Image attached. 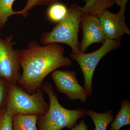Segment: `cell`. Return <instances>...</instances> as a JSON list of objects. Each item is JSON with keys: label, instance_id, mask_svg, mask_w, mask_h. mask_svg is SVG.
I'll list each match as a JSON object with an SVG mask.
<instances>
[{"label": "cell", "instance_id": "6da1fadb", "mask_svg": "<svg viewBox=\"0 0 130 130\" xmlns=\"http://www.w3.org/2000/svg\"><path fill=\"white\" fill-rule=\"evenodd\" d=\"M16 50L23 70L18 83L29 94L41 88L50 73L59 68L72 65V60L64 56V48L59 43L42 45L30 41L26 47Z\"/></svg>", "mask_w": 130, "mask_h": 130}, {"label": "cell", "instance_id": "7a4b0ae2", "mask_svg": "<svg viewBox=\"0 0 130 130\" xmlns=\"http://www.w3.org/2000/svg\"><path fill=\"white\" fill-rule=\"evenodd\" d=\"M42 90L48 96L50 103L47 111L40 115L37 121L38 130H61L71 129L79 119L86 115V110L83 108L71 110L65 108L58 101V95L51 84L42 83Z\"/></svg>", "mask_w": 130, "mask_h": 130}, {"label": "cell", "instance_id": "3957f363", "mask_svg": "<svg viewBox=\"0 0 130 130\" xmlns=\"http://www.w3.org/2000/svg\"><path fill=\"white\" fill-rule=\"evenodd\" d=\"M81 12L78 6L74 4L68 9L67 13L50 31L42 35L40 42L42 45L52 43L66 44L71 47L72 53H80L78 35L81 23Z\"/></svg>", "mask_w": 130, "mask_h": 130}, {"label": "cell", "instance_id": "277c9868", "mask_svg": "<svg viewBox=\"0 0 130 130\" xmlns=\"http://www.w3.org/2000/svg\"><path fill=\"white\" fill-rule=\"evenodd\" d=\"M49 106L44 100L41 88L29 94L17 84L9 82L5 107L8 113L12 116L19 114L39 116L47 112Z\"/></svg>", "mask_w": 130, "mask_h": 130}, {"label": "cell", "instance_id": "5b68a950", "mask_svg": "<svg viewBox=\"0 0 130 130\" xmlns=\"http://www.w3.org/2000/svg\"><path fill=\"white\" fill-rule=\"evenodd\" d=\"M121 44L119 40L107 39L102 46L95 51L89 53L70 54V57L77 62L83 74L84 88L87 91L88 96L92 95L93 74L99 62L110 51L119 48Z\"/></svg>", "mask_w": 130, "mask_h": 130}, {"label": "cell", "instance_id": "8992f818", "mask_svg": "<svg viewBox=\"0 0 130 130\" xmlns=\"http://www.w3.org/2000/svg\"><path fill=\"white\" fill-rule=\"evenodd\" d=\"M14 44L12 35L5 39L0 37V78L17 84L21 76V66Z\"/></svg>", "mask_w": 130, "mask_h": 130}, {"label": "cell", "instance_id": "52a82bcc", "mask_svg": "<svg viewBox=\"0 0 130 130\" xmlns=\"http://www.w3.org/2000/svg\"><path fill=\"white\" fill-rule=\"evenodd\" d=\"M76 74L74 71L56 70L51 73V76L58 92L64 94L68 100H78L85 103L88 96L87 91L79 84Z\"/></svg>", "mask_w": 130, "mask_h": 130}, {"label": "cell", "instance_id": "ba28073f", "mask_svg": "<svg viewBox=\"0 0 130 130\" xmlns=\"http://www.w3.org/2000/svg\"><path fill=\"white\" fill-rule=\"evenodd\" d=\"M80 24L83 31V39L79 43L80 53H85L91 44H103L106 40L99 18L90 14L82 13Z\"/></svg>", "mask_w": 130, "mask_h": 130}, {"label": "cell", "instance_id": "9c48e42d", "mask_svg": "<svg viewBox=\"0 0 130 130\" xmlns=\"http://www.w3.org/2000/svg\"><path fill=\"white\" fill-rule=\"evenodd\" d=\"M99 19L107 39L120 41L124 35H130L129 29L126 23L124 14L119 12L112 13L107 10Z\"/></svg>", "mask_w": 130, "mask_h": 130}, {"label": "cell", "instance_id": "30bf717a", "mask_svg": "<svg viewBox=\"0 0 130 130\" xmlns=\"http://www.w3.org/2000/svg\"><path fill=\"white\" fill-rule=\"evenodd\" d=\"M85 5L78 6L83 14L93 15L97 18L100 16L108 9L115 5L114 0H83Z\"/></svg>", "mask_w": 130, "mask_h": 130}, {"label": "cell", "instance_id": "8fae6325", "mask_svg": "<svg viewBox=\"0 0 130 130\" xmlns=\"http://www.w3.org/2000/svg\"><path fill=\"white\" fill-rule=\"evenodd\" d=\"M39 116L17 114L12 116L13 130H38L37 121Z\"/></svg>", "mask_w": 130, "mask_h": 130}, {"label": "cell", "instance_id": "7c38bea8", "mask_svg": "<svg viewBox=\"0 0 130 130\" xmlns=\"http://www.w3.org/2000/svg\"><path fill=\"white\" fill-rule=\"evenodd\" d=\"M130 125V103L127 100L123 101L121 107L113 121L111 123L109 130H119L123 126Z\"/></svg>", "mask_w": 130, "mask_h": 130}, {"label": "cell", "instance_id": "4fadbf2b", "mask_svg": "<svg viewBox=\"0 0 130 130\" xmlns=\"http://www.w3.org/2000/svg\"><path fill=\"white\" fill-rule=\"evenodd\" d=\"M86 115L91 118L95 128L93 130H106L108 126L113 120V114L111 110L103 113L96 112L92 109L86 111Z\"/></svg>", "mask_w": 130, "mask_h": 130}, {"label": "cell", "instance_id": "5bb4252c", "mask_svg": "<svg viewBox=\"0 0 130 130\" xmlns=\"http://www.w3.org/2000/svg\"><path fill=\"white\" fill-rule=\"evenodd\" d=\"M16 0H0V30L6 25L10 16L16 14L13 9V3Z\"/></svg>", "mask_w": 130, "mask_h": 130}, {"label": "cell", "instance_id": "9a60e30c", "mask_svg": "<svg viewBox=\"0 0 130 130\" xmlns=\"http://www.w3.org/2000/svg\"><path fill=\"white\" fill-rule=\"evenodd\" d=\"M68 9L65 5L59 3L52 4L48 10V17L51 21L59 22L64 18L67 13Z\"/></svg>", "mask_w": 130, "mask_h": 130}, {"label": "cell", "instance_id": "2e32d148", "mask_svg": "<svg viewBox=\"0 0 130 130\" xmlns=\"http://www.w3.org/2000/svg\"><path fill=\"white\" fill-rule=\"evenodd\" d=\"M63 0H28L25 6L20 11H16V14H22L26 17L29 11L38 6H48Z\"/></svg>", "mask_w": 130, "mask_h": 130}, {"label": "cell", "instance_id": "e0dca14e", "mask_svg": "<svg viewBox=\"0 0 130 130\" xmlns=\"http://www.w3.org/2000/svg\"><path fill=\"white\" fill-rule=\"evenodd\" d=\"M0 130H13L12 116L8 113L5 107L0 108Z\"/></svg>", "mask_w": 130, "mask_h": 130}, {"label": "cell", "instance_id": "ac0fdd59", "mask_svg": "<svg viewBox=\"0 0 130 130\" xmlns=\"http://www.w3.org/2000/svg\"><path fill=\"white\" fill-rule=\"evenodd\" d=\"M9 82L0 78V108L5 106L8 93Z\"/></svg>", "mask_w": 130, "mask_h": 130}, {"label": "cell", "instance_id": "d6986e66", "mask_svg": "<svg viewBox=\"0 0 130 130\" xmlns=\"http://www.w3.org/2000/svg\"><path fill=\"white\" fill-rule=\"evenodd\" d=\"M115 4L120 7L119 12L125 14L128 0H114Z\"/></svg>", "mask_w": 130, "mask_h": 130}, {"label": "cell", "instance_id": "ffe728a7", "mask_svg": "<svg viewBox=\"0 0 130 130\" xmlns=\"http://www.w3.org/2000/svg\"><path fill=\"white\" fill-rule=\"evenodd\" d=\"M71 129V130H88V127L85 123L84 120H81L78 124H76Z\"/></svg>", "mask_w": 130, "mask_h": 130}, {"label": "cell", "instance_id": "44dd1931", "mask_svg": "<svg viewBox=\"0 0 130 130\" xmlns=\"http://www.w3.org/2000/svg\"><path fill=\"white\" fill-rule=\"evenodd\" d=\"M1 36V32H0V37Z\"/></svg>", "mask_w": 130, "mask_h": 130}]
</instances>
